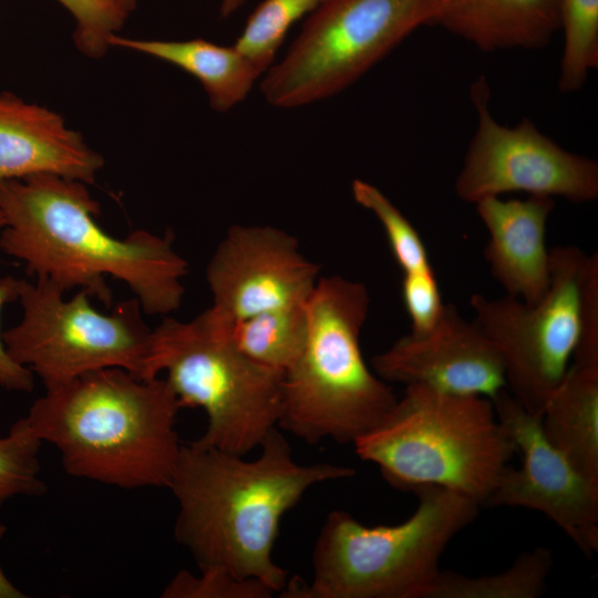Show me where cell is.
<instances>
[{"label":"cell","mask_w":598,"mask_h":598,"mask_svg":"<svg viewBox=\"0 0 598 598\" xmlns=\"http://www.w3.org/2000/svg\"><path fill=\"white\" fill-rule=\"evenodd\" d=\"M6 532H7V527L4 524L0 523V540L2 539V537L6 535Z\"/></svg>","instance_id":"34"},{"label":"cell","mask_w":598,"mask_h":598,"mask_svg":"<svg viewBox=\"0 0 598 598\" xmlns=\"http://www.w3.org/2000/svg\"><path fill=\"white\" fill-rule=\"evenodd\" d=\"M43 279L21 281L22 319L2 332L8 354L38 375L45 389L84 373L121 368L147 379L153 330L142 318L137 298L99 312L86 290L71 299Z\"/></svg>","instance_id":"8"},{"label":"cell","mask_w":598,"mask_h":598,"mask_svg":"<svg viewBox=\"0 0 598 598\" xmlns=\"http://www.w3.org/2000/svg\"><path fill=\"white\" fill-rule=\"evenodd\" d=\"M74 18V41L91 58L102 56L107 39L117 33L126 17L105 0H56Z\"/></svg>","instance_id":"27"},{"label":"cell","mask_w":598,"mask_h":598,"mask_svg":"<svg viewBox=\"0 0 598 598\" xmlns=\"http://www.w3.org/2000/svg\"><path fill=\"white\" fill-rule=\"evenodd\" d=\"M579 334L573 362L598 364V255H588L579 287Z\"/></svg>","instance_id":"29"},{"label":"cell","mask_w":598,"mask_h":598,"mask_svg":"<svg viewBox=\"0 0 598 598\" xmlns=\"http://www.w3.org/2000/svg\"><path fill=\"white\" fill-rule=\"evenodd\" d=\"M42 444L24 416L0 436V507L16 496L47 493L48 485L40 475Z\"/></svg>","instance_id":"24"},{"label":"cell","mask_w":598,"mask_h":598,"mask_svg":"<svg viewBox=\"0 0 598 598\" xmlns=\"http://www.w3.org/2000/svg\"><path fill=\"white\" fill-rule=\"evenodd\" d=\"M402 299L415 336L431 331L445 307L434 269L403 274Z\"/></svg>","instance_id":"28"},{"label":"cell","mask_w":598,"mask_h":598,"mask_svg":"<svg viewBox=\"0 0 598 598\" xmlns=\"http://www.w3.org/2000/svg\"><path fill=\"white\" fill-rule=\"evenodd\" d=\"M105 1L110 3L112 7H114L116 10H118L121 13H123L126 18L136 7V0H105Z\"/></svg>","instance_id":"32"},{"label":"cell","mask_w":598,"mask_h":598,"mask_svg":"<svg viewBox=\"0 0 598 598\" xmlns=\"http://www.w3.org/2000/svg\"><path fill=\"white\" fill-rule=\"evenodd\" d=\"M471 99L477 128L455 183L462 200L476 204L511 192L559 196L573 203L598 197L596 161L564 150L528 118L514 127L498 124L488 110L484 78L473 83Z\"/></svg>","instance_id":"11"},{"label":"cell","mask_w":598,"mask_h":598,"mask_svg":"<svg viewBox=\"0 0 598 598\" xmlns=\"http://www.w3.org/2000/svg\"><path fill=\"white\" fill-rule=\"evenodd\" d=\"M308 330L306 305L231 321V337L259 364L285 373L301 353Z\"/></svg>","instance_id":"21"},{"label":"cell","mask_w":598,"mask_h":598,"mask_svg":"<svg viewBox=\"0 0 598 598\" xmlns=\"http://www.w3.org/2000/svg\"><path fill=\"white\" fill-rule=\"evenodd\" d=\"M385 382L424 385L460 395L492 400L506 388L504 364L492 341L453 303H446L435 327L425 334H406L372 359Z\"/></svg>","instance_id":"14"},{"label":"cell","mask_w":598,"mask_h":598,"mask_svg":"<svg viewBox=\"0 0 598 598\" xmlns=\"http://www.w3.org/2000/svg\"><path fill=\"white\" fill-rule=\"evenodd\" d=\"M85 185L54 174L1 182V251L21 260L29 276L64 293L78 287L110 306L105 281L112 276L130 288L146 313L177 310L188 262L175 250L174 235L144 229L124 238L107 234L95 220L100 205Z\"/></svg>","instance_id":"1"},{"label":"cell","mask_w":598,"mask_h":598,"mask_svg":"<svg viewBox=\"0 0 598 598\" xmlns=\"http://www.w3.org/2000/svg\"><path fill=\"white\" fill-rule=\"evenodd\" d=\"M476 212L489 240L484 256L493 277L507 296L538 302L550 285V255L545 243L546 223L555 208L549 196L503 200L486 197Z\"/></svg>","instance_id":"16"},{"label":"cell","mask_w":598,"mask_h":598,"mask_svg":"<svg viewBox=\"0 0 598 598\" xmlns=\"http://www.w3.org/2000/svg\"><path fill=\"white\" fill-rule=\"evenodd\" d=\"M369 307L362 282L319 279L306 303L303 349L283 374L278 427L309 444L353 443L394 405L392 388L369 369L360 348Z\"/></svg>","instance_id":"5"},{"label":"cell","mask_w":598,"mask_h":598,"mask_svg":"<svg viewBox=\"0 0 598 598\" xmlns=\"http://www.w3.org/2000/svg\"><path fill=\"white\" fill-rule=\"evenodd\" d=\"M417 508L396 525L365 526L332 511L317 537L312 579L292 578L282 598H414L439 570L452 538L478 515L480 505L454 491L420 486Z\"/></svg>","instance_id":"6"},{"label":"cell","mask_w":598,"mask_h":598,"mask_svg":"<svg viewBox=\"0 0 598 598\" xmlns=\"http://www.w3.org/2000/svg\"><path fill=\"white\" fill-rule=\"evenodd\" d=\"M558 17L564 32L558 87L570 93L598 66V0H559Z\"/></svg>","instance_id":"22"},{"label":"cell","mask_w":598,"mask_h":598,"mask_svg":"<svg viewBox=\"0 0 598 598\" xmlns=\"http://www.w3.org/2000/svg\"><path fill=\"white\" fill-rule=\"evenodd\" d=\"M326 0H264L248 17L235 48L266 72L290 28Z\"/></svg>","instance_id":"23"},{"label":"cell","mask_w":598,"mask_h":598,"mask_svg":"<svg viewBox=\"0 0 598 598\" xmlns=\"http://www.w3.org/2000/svg\"><path fill=\"white\" fill-rule=\"evenodd\" d=\"M559 0H436L431 24L484 51L538 49L559 29Z\"/></svg>","instance_id":"17"},{"label":"cell","mask_w":598,"mask_h":598,"mask_svg":"<svg viewBox=\"0 0 598 598\" xmlns=\"http://www.w3.org/2000/svg\"><path fill=\"white\" fill-rule=\"evenodd\" d=\"M258 448L245 460L196 441L182 444L168 485L178 504L174 535L199 569H225L279 594L288 576L272 550L282 516L313 485L353 477L355 470L299 464L278 427Z\"/></svg>","instance_id":"2"},{"label":"cell","mask_w":598,"mask_h":598,"mask_svg":"<svg viewBox=\"0 0 598 598\" xmlns=\"http://www.w3.org/2000/svg\"><path fill=\"white\" fill-rule=\"evenodd\" d=\"M436 0H326L261 92L276 107H297L347 89L411 32L431 24Z\"/></svg>","instance_id":"9"},{"label":"cell","mask_w":598,"mask_h":598,"mask_svg":"<svg viewBox=\"0 0 598 598\" xmlns=\"http://www.w3.org/2000/svg\"><path fill=\"white\" fill-rule=\"evenodd\" d=\"M551 567V551L537 547L494 575L470 577L439 570L414 598H536L545 590Z\"/></svg>","instance_id":"20"},{"label":"cell","mask_w":598,"mask_h":598,"mask_svg":"<svg viewBox=\"0 0 598 598\" xmlns=\"http://www.w3.org/2000/svg\"><path fill=\"white\" fill-rule=\"evenodd\" d=\"M230 326L213 306L190 321L164 318L153 329L147 379L166 372L181 408L205 411L197 443L245 456L278 427L285 373L241 352Z\"/></svg>","instance_id":"7"},{"label":"cell","mask_w":598,"mask_h":598,"mask_svg":"<svg viewBox=\"0 0 598 598\" xmlns=\"http://www.w3.org/2000/svg\"><path fill=\"white\" fill-rule=\"evenodd\" d=\"M27 595L21 591L16 585L7 577L0 565V598H25Z\"/></svg>","instance_id":"31"},{"label":"cell","mask_w":598,"mask_h":598,"mask_svg":"<svg viewBox=\"0 0 598 598\" xmlns=\"http://www.w3.org/2000/svg\"><path fill=\"white\" fill-rule=\"evenodd\" d=\"M548 442L598 483V364L570 363L540 417Z\"/></svg>","instance_id":"19"},{"label":"cell","mask_w":598,"mask_h":598,"mask_svg":"<svg viewBox=\"0 0 598 598\" xmlns=\"http://www.w3.org/2000/svg\"><path fill=\"white\" fill-rule=\"evenodd\" d=\"M550 285L536 303L505 296L470 298L474 321L501 354L506 389L532 415L542 417L566 374L579 334V287L587 256L576 246L549 250Z\"/></svg>","instance_id":"10"},{"label":"cell","mask_w":598,"mask_h":598,"mask_svg":"<svg viewBox=\"0 0 598 598\" xmlns=\"http://www.w3.org/2000/svg\"><path fill=\"white\" fill-rule=\"evenodd\" d=\"M107 43L163 60L195 76L207 93L210 106L218 112H226L241 102L262 74L235 47L218 45L204 39L141 40L114 33Z\"/></svg>","instance_id":"18"},{"label":"cell","mask_w":598,"mask_h":598,"mask_svg":"<svg viewBox=\"0 0 598 598\" xmlns=\"http://www.w3.org/2000/svg\"><path fill=\"white\" fill-rule=\"evenodd\" d=\"M6 225L0 212V229ZM22 279L8 276L0 279V315L4 305L19 298ZM0 385L9 391L31 392L34 374L30 369L16 362L7 352L0 330Z\"/></svg>","instance_id":"30"},{"label":"cell","mask_w":598,"mask_h":598,"mask_svg":"<svg viewBox=\"0 0 598 598\" xmlns=\"http://www.w3.org/2000/svg\"><path fill=\"white\" fill-rule=\"evenodd\" d=\"M394 488L434 485L485 506L517 447L492 401L406 385L388 413L353 443Z\"/></svg>","instance_id":"4"},{"label":"cell","mask_w":598,"mask_h":598,"mask_svg":"<svg viewBox=\"0 0 598 598\" xmlns=\"http://www.w3.org/2000/svg\"><path fill=\"white\" fill-rule=\"evenodd\" d=\"M244 2L245 0H221L220 14L223 17L231 16L244 4Z\"/></svg>","instance_id":"33"},{"label":"cell","mask_w":598,"mask_h":598,"mask_svg":"<svg viewBox=\"0 0 598 598\" xmlns=\"http://www.w3.org/2000/svg\"><path fill=\"white\" fill-rule=\"evenodd\" d=\"M103 157L58 113L0 92V183L54 174L93 184Z\"/></svg>","instance_id":"15"},{"label":"cell","mask_w":598,"mask_h":598,"mask_svg":"<svg viewBox=\"0 0 598 598\" xmlns=\"http://www.w3.org/2000/svg\"><path fill=\"white\" fill-rule=\"evenodd\" d=\"M320 267L298 240L272 226H231L206 269L213 307L231 321L264 311L305 306Z\"/></svg>","instance_id":"13"},{"label":"cell","mask_w":598,"mask_h":598,"mask_svg":"<svg viewBox=\"0 0 598 598\" xmlns=\"http://www.w3.org/2000/svg\"><path fill=\"white\" fill-rule=\"evenodd\" d=\"M276 592L257 579H243L220 568L199 575L178 571L162 591L163 598H270Z\"/></svg>","instance_id":"26"},{"label":"cell","mask_w":598,"mask_h":598,"mask_svg":"<svg viewBox=\"0 0 598 598\" xmlns=\"http://www.w3.org/2000/svg\"><path fill=\"white\" fill-rule=\"evenodd\" d=\"M495 414L522 453L508 465L485 506L538 511L550 518L586 556L598 551V483L578 472L544 435L540 417L507 391L492 400Z\"/></svg>","instance_id":"12"},{"label":"cell","mask_w":598,"mask_h":598,"mask_svg":"<svg viewBox=\"0 0 598 598\" xmlns=\"http://www.w3.org/2000/svg\"><path fill=\"white\" fill-rule=\"evenodd\" d=\"M351 189L354 200L370 210L381 224L403 274L433 269L420 234L380 189L361 179H354Z\"/></svg>","instance_id":"25"},{"label":"cell","mask_w":598,"mask_h":598,"mask_svg":"<svg viewBox=\"0 0 598 598\" xmlns=\"http://www.w3.org/2000/svg\"><path fill=\"white\" fill-rule=\"evenodd\" d=\"M181 409L165 379L106 368L47 388L24 417L73 477L124 489L168 488L182 447Z\"/></svg>","instance_id":"3"}]
</instances>
